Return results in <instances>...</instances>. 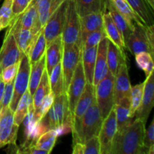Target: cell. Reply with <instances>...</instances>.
<instances>
[{"label": "cell", "mask_w": 154, "mask_h": 154, "mask_svg": "<svg viewBox=\"0 0 154 154\" xmlns=\"http://www.w3.org/2000/svg\"><path fill=\"white\" fill-rule=\"evenodd\" d=\"M102 16H103V29L105 37L110 42L114 44L117 48L124 51V50L126 49L124 38L105 8L102 11Z\"/></svg>", "instance_id": "cell-19"}, {"label": "cell", "mask_w": 154, "mask_h": 154, "mask_svg": "<svg viewBox=\"0 0 154 154\" xmlns=\"http://www.w3.org/2000/svg\"><path fill=\"white\" fill-rule=\"evenodd\" d=\"M86 81L85 75H84V68H83L81 58L78 62L77 67L75 69L74 75L72 76L69 87L66 90V94L69 103V110L71 114V119H72L75 112V107L81 97V94L85 88Z\"/></svg>", "instance_id": "cell-8"}, {"label": "cell", "mask_w": 154, "mask_h": 154, "mask_svg": "<svg viewBox=\"0 0 154 154\" xmlns=\"http://www.w3.org/2000/svg\"><path fill=\"white\" fill-rule=\"evenodd\" d=\"M64 0H51V13H52Z\"/></svg>", "instance_id": "cell-48"}, {"label": "cell", "mask_w": 154, "mask_h": 154, "mask_svg": "<svg viewBox=\"0 0 154 154\" xmlns=\"http://www.w3.org/2000/svg\"><path fill=\"white\" fill-rule=\"evenodd\" d=\"M145 123L135 118L133 122L117 131L110 154H146L143 141Z\"/></svg>", "instance_id": "cell-1"}, {"label": "cell", "mask_w": 154, "mask_h": 154, "mask_svg": "<svg viewBox=\"0 0 154 154\" xmlns=\"http://www.w3.org/2000/svg\"><path fill=\"white\" fill-rule=\"evenodd\" d=\"M105 37V34L104 32L103 29H100L92 32L90 34L87 35V36L84 39V42H83L82 48L97 46L99 42L102 41V39Z\"/></svg>", "instance_id": "cell-40"}, {"label": "cell", "mask_w": 154, "mask_h": 154, "mask_svg": "<svg viewBox=\"0 0 154 154\" xmlns=\"http://www.w3.org/2000/svg\"><path fill=\"white\" fill-rule=\"evenodd\" d=\"M79 17L93 12L103 11L106 0H73Z\"/></svg>", "instance_id": "cell-28"}, {"label": "cell", "mask_w": 154, "mask_h": 154, "mask_svg": "<svg viewBox=\"0 0 154 154\" xmlns=\"http://www.w3.org/2000/svg\"><path fill=\"white\" fill-rule=\"evenodd\" d=\"M143 144L146 154H154V120L151 121L148 129H145Z\"/></svg>", "instance_id": "cell-39"}, {"label": "cell", "mask_w": 154, "mask_h": 154, "mask_svg": "<svg viewBox=\"0 0 154 154\" xmlns=\"http://www.w3.org/2000/svg\"><path fill=\"white\" fill-rule=\"evenodd\" d=\"M18 67H19V63L11 65V66L3 69L2 70V81L5 84H8L11 81H14L17 73Z\"/></svg>", "instance_id": "cell-43"}, {"label": "cell", "mask_w": 154, "mask_h": 154, "mask_svg": "<svg viewBox=\"0 0 154 154\" xmlns=\"http://www.w3.org/2000/svg\"><path fill=\"white\" fill-rule=\"evenodd\" d=\"M2 67H1V65H0V81H2Z\"/></svg>", "instance_id": "cell-52"}, {"label": "cell", "mask_w": 154, "mask_h": 154, "mask_svg": "<svg viewBox=\"0 0 154 154\" xmlns=\"http://www.w3.org/2000/svg\"><path fill=\"white\" fill-rule=\"evenodd\" d=\"M62 38L63 46L78 45L81 50L79 15L75 9L73 0H68Z\"/></svg>", "instance_id": "cell-4"}, {"label": "cell", "mask_w": 154, "mask_h": 154, "mask_svg": "<svg viewBox=\"0 0 154 154\" xmlns=\"http://www.w3.org/2000/svg\"><path fill=\"white\" fill-rule=\"evenodd\" d=\"M95 99H96L95 86L92 84L87 83L84 92L77 103L73 117L72 119V132L73 135V142H75L78 138L82 117H84L86 111L90 108Z\"/></svg>", "instance_id": "cell-7"}, {"label": "cell", "mask_w": 154, "mask_h": 154, "mask_svg": "<svg viewBox=\"0 0 154 154\" xmlns=\"http://www.w3.org/2000/svg\"><path fill=\"white\" fill-rule=\"evenodd\" d=\"M8 26L11 29L20 52L29 57L33 46V36L31 30L22 28L20 25L17 17L14 18Z\"/></svg>", "instance_id": "cell-16"}, {"label": "cell", "mask_w": 154, "mask_h": 154, "mask_svg": "<svg viewBox=\"0 0 154 154\" xmlns=\"http://www.w3.org/2000/svg\"><path fill=\"white\" fill-rule=\"evenodd\" d=\"M108 39L103 38L97 46L96 65H95L93 82L94 86L97 85L108 73L107 64V51H108Z\"/></svg>", "instance_id": "cell-17"}, {"label": "cell", "mask_w": 154, "mask_h": 154, "mask_svg": "<svg viewBox=\"0 0 154 154\" xmlns=\"http://www.w3.org/2000/svg\"><path fill=\"white\" fill-rule=\"evenodd\" d=\"M22 53L17 46L11 29L7 27L4 41L0 49V65L2 69L18 63L20 60Z\"/></svg>", "instance_id": "cell-12"}, {"label": "cell", "mask_w": 154, "mask_h": 154, "mask_svg": "<svg viewBox=\"0 0 154 154\" xmlns=\"http://www.w3.org/2000/svg\"><path fill=\"white\" fill-rule=\"evenodd\" d=\"M109 1L132 26H134L135 23L145 25L141 18L138 16V14L134 11L126 0H109Z\"/></svg>", "instance_id": "cell-29"}, {"label": "cell", "mask_w": 154, "mask_h": 154, "mask_svg": "<svg viewBox=\"0 0 154 154\" xmlns=\"http://www.w3.org/2000/svg\"><path fill=\"white\" fill-rule=\"evenodd\" d=\"M114 111L117 118V130L129 125L134 117L131 112L130 97H123L120 99L118 103L114 105Z\"/></svg>", "instance_id": "cell-23"}, {"label": "cell", "mask_w": 154, "mask_h": 154, "mask_svg": "<svg viewBox=\"0 0 154 154\" xmlns=\"http://www.w3.org/2000/svg\"><path fill=\"white\" fill-rule=\"evenodd\" d=\"M126 60L124 51L117 48L114 44L108 40L107 51V64L108 71L115 76L117 71L123 62Z\"/></svg>", "instance_id": "cell-24"}, {"label": "cell", "mask_w": 154, "mask_h": 154, "mask_svg": "<svg viewBox=\"0 0 154 154\" xmlns=\"http://www.w3.org/2000/svg\"><path fill=\"white\" fill-rule=\"evenodd\" d=\"M19 126L14 123L8 127H0V148L8 144H14Z\"/></svg>", "instance_id": "cell-35"}, {"label": "cell", "mask_w": 154, "mask_h": 154, "mask_svg": "<svg viewBox=\"0 0 154 154\" xmlns=\"http://www.w3.org/2000/svg\"><path fill=\"white\" fill-rule=\"evenodd\" d=\"M131 86L126 60H125L114 76V105L123 97H130Z\"/></svg>", "instance_id": "cell-15"}, {"label": "cell", "mask_w": 154, "mask_h": 154, "mask_svg": "<svg viewBox=\"0 0 154 154\" xmlns=\"http://www.w3.org/2000/svg\"><path fill=\"white\" fill-rule=\"evenodd\" d=\"M147 2H148V4L150 5V7L154 10V0H147Z\"/></svg>", "instance_id": "cell-51"}, {"label": "cell", "mask_w": 154, "mask_h": 154, "mask_svg": "<svg viewBox=\"0 0 154 154\" xmlns=\"http://www.w3.org/2000/svg\"><path fill=\"white\" fill-rule=\"evenodd\" d=\"M57 137L58 135L55 129H49L40 135V137L35 143L34 147L38 149L45 150L48 152V154H50L55 146Z\"/></svg>", "instance_id": "cell-32"}, {"label": "cell", "mask_w": 154, "mask_h": 154, "mask_svg": "<svg viewBox=\"0 0 154 154\" xmlns=\"http://www.w3.org/2000/svg\"><path fill=\"white\" fill-rule=\"evenodd\" d=\"M47 48L46 39H45V35H44L43 29L39 34L38 37L36 39L34 45L32 48L29 54V58L30 63H35L38 60H40L42 57L45 54Z\"/></svg>", "instance_id": "cell-33"}, {"label": "cell", "mask_w": 154, "mask_h": 154, "mask_svg": "<svg viewBox=\"0 0 154 154\" xmlns=\"http://www.w3.org/2000/svg\"><path fill=\"white\" fill-rule=\"evenodd\" d=\"M13 19L12 0H4L0 8V31L7 28Z\"/></svg>", "instance_id": "cell-37"}, {"label": "cell", "mask_w": 154, "mask_h": 154, "mask_svg": "<svg viewBox=\"0 0 154 154\" xmlns=\"http://www.w3.org/2000/svg\"><path fill=\"white\" fill-rule=\"evenodd\" d=\"M40 121L48 130L56 129L66 121H72L66 93L54 98L52 106Z\"/></svg>", "instance_id": "cell-3"}, {"label": "cell", "mask_w": 154, "mask_h": 154, "mask_svg": "<svg viewBox=\"0 0 154 154\" xmlns=\"http://www.w3.org/2000/svg\"><path fill=\"white\" fill-rule=\"evenodd\" d=\"M30 0H12V12L14 18L20 15L28 8Z\"/></svg>", "instance_id": "cell-46"}, {"label": "cell", "mask_w": 154, "mask_h": 154, "mask_svg": "<svg viewBox=\"0 0 154 154\" xmlns=\"http://www.w3.org/2000/svg\"><path fill=\"white\" fill-rule=\"evenodd\" d=\"M5 86V84L2 81H0V103H1L2 99L3 93H4Z\"/></svg>", "instance_id": "cell-49"}, {"label": "cell", "mask_w": 154, "mask_h": 154, "mask_svg": "<svg viewBox=\"0 0 154 154\" xmlns=\"http://www.w3.org/2000/svg\"><path fill=\"white\" fill-rule=\"evenodd\" d=\"M49 83L51 87V92L54 96H58L62 93H66L64 89V81L62 71L61 62L57 65L51 73L49 75Z\"/></svg>", "instance_id": "cell-30"}, {"label": "cell", "mask_w": 154, "mask_h": 154, "mask_svg": "<svg viewBox=\"0 0 154 154\" xmlns=\"http://www.w3.org/2000/svg\"><path fill=\"white\" fill-rule=\"evenodd\" d=\"M146 25L135 23L132 32L126 42V48L132 54L136 55L141 52H147L153 57L154 48L150 45L145 33Z\"/></svg>", "instance_id": "cell-11"}, {"label": "cell", "mask_w": 154, "mask_h": 154, "mask_svg": "<svg viewBox=\"0 0 154 154\" xmlns=\"http://www.w3.org/2000/svg\"><path fill=\"white\" fill-rule=\"evenodd\" d=\"M51 92V87H50L49 83V75L47 72L46 69L44 72L43 75L42 77L40 82L35 91L34 95L32 96V105L34 108V117L36 121L40 120V116H39V108H40L42 100L47 94Z\"/></svg>", "instance_id": "cell-22"}, {"label": "cell", "mask_w": 154, "mask_h": 154, "mask_svg": "<svg viewBox=\"0 0 154 154\" xmlns=\"http://www.w3.org/2000/svg\"><path fill=\"white\" fill-rule=\"evenodd\" d=\"M68 0H64L50 15L43 29L47 46L58 36L62 35L64 26Z\"/></svg>", "instance_id": "cell-9"}, {"label": "cell", "mask_w": 154, "mask_h": 154, "mask_svg": "<svg viewBox=\"0 0 154 154\" xmlns=\"http://www.w3.org/2000/svg\"><path fill=\"white\" fill-rule=\"evenodd\" d=\"M135 56L137 65L144 71L146 76H149L152 72H153V57L151 54L147 52H141Z\"/></svg>", "instance_id": "cell-36"}, {"label": "cell", "mask_w": 154, "mask_h": 154, "mask_svg": "<svg viewBox=\"0 0 154 154\" xmlns=\"http://www.w3.org/2000/svg\"><path fill=\"white\" fill-rule=\"evenodd\" d=\"M81 26V42L82 50L83 42L87 35L96 30L103 29L102 11L93 12L82 17H79Z\"/></svg>", "instance_id": "cell-18"}, {"label": "cell", "mask_w": 154, "mask_h": 154, "mask_svg": "<svg viewBox=\"0 0 154 154\" xmlns=\"http://www.w3.org/2000/svg\"><path fill=\"white\" fill-rule=\"evenodd\" d=\"M117 131V123L114 107L102 122L99 134L100 154H110L113 139Z\"/></svg>", "instance_id": "cell-13"}, {"label": "cell", "mask_w": 154, "mask_h": 154, "mask_svg": "<svg viewBox=\"0 0 154 154\" xmlns=\"http://www.w3.org/2000/svg\"><path fill=\"white\" fill-rule=\"evenodd\" d=\"M81 50L78 45L63 46L61 60L65 92H66L78 62L81 59Z\"/></svg>", "instance_id": "cell-10"}, {"label": "cell", "mask_w": 154, "mask_h": 154, "mask_svg": "<svg viewBox=\"0 0 154 154\" xmlns=\"http://www.w3.org/2000/svg\"><path fill=\"white\" fill-rule=\"evenodd\" d=\"M45 1H47V0H31V2H30L29 4L33 5L38 7V6L41 4V3L44 2H45Z\"/></svg>", "instance_id": "cell-50"}, {"label": "cell", "mask_w": 154, "mask_h": 154, "mask_svg": "<svg viewBox=\"0 0 154 154\" xmlns=\"http://www.w3.org/2000/svg\"><path fill=\"white\" fill-rule=\"evenodd\" d=\"M54 95L51 92H50L48 94L45 96V98L42 100V104H41L40 108H39V116H40V120L46 115L47 113L48 112L51 107L52 106L54 100Z\"/></svg>", "instance_id": "cell-45"}, {"label": "cell", "mask_w": 154, "mask_h": 154, "mask_svg": "<svg viewBox=\"0 0 154 154\" xmlns=\"http://www.w3.org/2000/svg\"><path fill=\"white\" fill-rule=\"evenodd\" d=\"M103 120L97 102L95 99L82 117L78 138L73 144L77 142L84 144L89 138L93 136H98Z\"/></svg>", "instance_id": "cell-2"}, {"label": "cell", "mask_w": 154, "mask_h": 154, "mask_svg": "<svg viewBox=\"0 0 154 154\" xmlns=\"http://www.w3.org/2000/svg\"><path fill=\"white\" fill-rule=\"evenodd\" d=\"M63 51V42L62 35L56 38L47 46L45 58H46V71L48 75L51 73L54 68L61 62Z\"/></svg>", "instance_id": "cell-20"}, {"label": "cell", "mask_w": 154, "mask_h": 154, "mask_svg": "<svg viewBox=\"0 0 154 154\" xmlns=\"http://www.w3.org/2000/svg\"><path fill=\"white\" fill-rule=\"evenodd\" d=\"M144 82H142L131 87V112L133 117H135V112L141 103L144 93Z\"/></svg>", "instance_id": "cell-38"}, {"label": "cell", "mask_w": 154, "mask_h": 154, "mask_svg": "<svg viewBox=\"0 0 154 154\" xmlns=\"http://www.w3.org/2000/svg\"><path fill=\"white\" fill-rule=\"evenodd\" d=\"M146 26L153 25V9L147 0H126Z\"/></svg>", "instance_id": "cell-26"}, {"label": "cell", "mask_w": 154, "mask_h": 154, "mask_svg": "<svg viewBox=\"0 0 154 154\" xmlns=\"http://www.w3.org/2000/svg\"><path fill=\"white\" fill-rule=\"evenodd\" d=\"M14 93V81L5 84V86L4 93H3L2 99L1 103H0V110L9 107L10 102L13 97Z\"/></svg>", "instance_id": "cell-42"}, {"label": "cell", "mask_w": 154, "mask_h": 154, "mask_svg": "<svg viewBox=\"0 0 154 154\" xmlns=\"http://www.w3.org/2000/svg\"><path fill=\"white\" fill-rule=\"evenodd\" d=\"M14 113L9 107L0 110V127H8L14 124Z\"/></svg>", "instance_id": "cell-44"}, {"label": "cell", "mask_w": 154, "mask_h": 154, "mask_svg": "<svg viewBox=\"0 0 154 154\" xmlns=\"http://www.w3.org/2000/svg\"><path fill=\"white\" fill-rule=\"evenodd\" d=\"M97 46L84 48L81 50V62L84 68L86 81L88 84H93V75H94L95 65H96V54H97Z\"/></svg>", "instance_id": "cell-21"}, {"label": "cell", "mask_w": 154, "mask_h": 154, "mask_svg": "<svg viewBox=\"0 0 154 154\" xmlns=\"http://www.w3.org/2000/svg\"><path fill=\"white\" fill-rule=\"evenodd\" d=\"M154 105V78L153 72L147 77L144 81V93L139 108L135 114L136 118L142 120L146 124L149 115Z\"/></svg>", "instance_id": "cell-14"}, {"label": "cell", "mask_w": 154, "mask_h": 154, "mask_svg": "<svg viewBox=\"0 0 154 154\" xmlns=\"http://www.w3.org/2000/svg\"><path fill=\"white\" fill-rule=\"evenodd\" d=\"M84 154H100L99 136H93L84 143Z\"/></svg>", "instance_id": "cell-41"}, {"label": "cell", "mask_w": 154, "mask_h": 154, "mask_svg": "<svg viewBox=\"0 0 154 154\" xmlns=\"http://www.w3.org/2000/svg\"><path fill=\"white\" fill-rule=\"evenodd\" d=\"M46 69V58L45 54L35 63H31L29 75V83L28 90L32 97L35 91L40 82L44 72Z\"/></svg>", "instance_id": "cell-27"}, {"label": "cell", "mask_w": 154, "mask_h": 154, "mask_svg": "<svg viewBox=\"0 0 154 154\" xmlns=\"http://www.w3.org/2000/svg\"><path fill=\"white\" fill-rule=\"evenodd\" d=\"M114 76L108 71L106 76L95 86V95L102 118L105 119L114 107Z\"/></svg>", "instance_id": "cell-5"}, {"label": "cell", "mask_w": 154, "mask_h": 154, "mask_svg": "<svg viewBox=\"0 0 154 154\" xmlns=\"http://www.w3.org/2000/svg\"><path fill=\"white\" fill-rule=\"evenodd\" d=\"M32 103V97L30 95L29 90H27L20 99L16 110L14 113V124L18 126H20L28 113L29 108Z\"/></svg>", "instance_id": "cell-31"}, {"label": "cell", "mask_w": 154, "mask_h": 154, "mask_svg": "<svg viewBox=\"0 0 154 154\" xmlns=\"http://www.w3.org/2000/svg\"><path fill=\"white\" fill-rule=\"evenodd\" d=\"M37 15V7L33 5H29L28 8L20 15L17 16L20 26L23 29H31L35 22Z\"/></svg>", "instance_id": "cell-34"}, {"label": "cell", "mask_w": 154, "mask_h": 154, "mask_svg": "<svg viewBox=\"0 0 154 154\" xmlns=\"http://www.w3.org/2000/svg\"><path fill=\"white\" fill-rule=\"evenodd\" d=\"M105 8L108 11V13L110 14L114 22L117 25V28L119 29V30L121 32L122 35H123V38H124L125 44H126V40H127L130 33L132 32L134 26H132V25L129 23V22L126 20V18L114 7V5L111 4L109 0H106Z\"/></svg>", "instance_id": "cell-25"}, {"label": "cell", "mask_w": 154, "mask_h": 154, "mask_svg": "<svg viewBox=\"0 0 154 154\" xmlns=\"http://www.w3.org/2000/svg\"><path fill=\"white\" fill-rule=\"evenodd\" d=\"M30 67H31V63H30L29 58L28 56L22 53L20 60L19 62L17 73L14 80L13 97L9 105V108L14 112L16 110L18 102L21 96L26 93V91L28 90Z\"/></svg>", "instance_id": "cell-6"}, {"label": "cell", "mask_w": 154, "mask_h": 154, "mask_svg": "<svg viewBox=\"0 0 154 154\" xmlns=\"http://www.w3.org/2000/svg\"><path fill=\"white\" fill-rule=\"evenodd\" d=\"M84 144L81 142H77L73 144V154H84Z\"/></svg>", "instance_id": "cell-47"}]
</instances>
